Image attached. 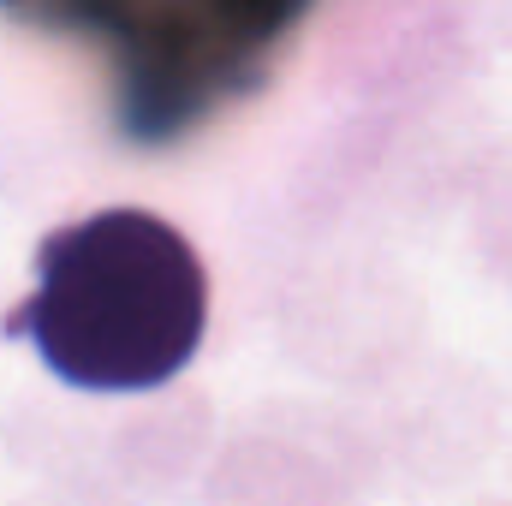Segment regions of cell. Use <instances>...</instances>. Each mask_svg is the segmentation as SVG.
I'll list each match as a JSON object with an SVG mask.
<instances>
[{"mask_svg": "<svg viewBox=\"0 0 512 506\" xmlns=\"http://www.w3.org/2000/svg\"><path fill=\"white\" fill-rule=\"evenodd\" d=\"M322 0H0V12L72 48L137 149H173L274 78Z\"/></svg>", "mask_w": 512, "mask_h": 506, "instance_id": "1", "label": "cell"}, {"mask_svg": "<svg viewBox=\"0 0 512 506\" xmlns=\"http://www.w3.org/2000/svg\"><path fill=\"white\" fill-rule=\"evenodd\" d=\"M209 274L191 239L155 209H96L36 251V292L18 334L36 358L90 393H143L173 381L203 346Z\"/></svg>", "mask_w": 512, "mask_h": 506, "instance_id": "2", "label": "cell"}]
</instances>
